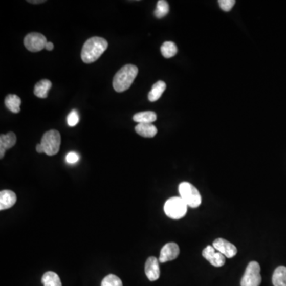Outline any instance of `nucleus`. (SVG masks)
Masks as SVG:
<instances>
[{"instance_id": "7", "label": "nucleus", "mask_w": 286, "mask_h": 286, "mask_svg": "<svg viewBox=\"0 0 286 286\" xmlns=\"http://www.w3.org/2000/svg\"><path fill=\"white\" fill-rule=\"evenodd\" d=\"M47 39L43 34L39 33H31L27 34L24 38V46L29 51L39 52L43 49H46Z\"/></svg>"}, {"instance_id": "20", "label": "nucleus", "mask_w": 286, "mask_h": 286, "mask_svg": "<svg viewBox=\"0 0 286 286\" xmlns=\"http://www.w3.org/2000/svg\"><path fill=\"white\" fill-rule=\"evenodd\" d=\"M41 281L44 286H62L59 276L52 271L45 273L41 278Z\"/></svg>"}, {"instance_id": "17", "label": "nucleus", "mask_w": 286, "mask_h": 286, "mask_svg": "<svg viewBox=\"0 0 286 286\" xmlns=\"http://www.w3.org/2000/svg\"><path fill=\"white\" fill-rule=\"evenodd\" d=\"M134 121L138 123H152L157 120V115L151 111L139 112L133 117Z\"/></svg>"}, {"instance_id": "25", "label": "nucleus", "mask_w": 286, "mask_h": 286, "mask_svg": "<svg viewBox=\"0 0 286 286\" xmlns=\"http://www.w3.org/2000/svg\"><path fill=\"white\" fill-rule=\"evenodd\" d=\"M235 0H219V5L224 11H230L235 6Z\"/></svg>"}, {"instance_id": "6", "label": "nucleus", "mask_w": 286, "mask_h": 286, "mask_svg": "<svg viewBox=\"0 0 286 286\" xmlns=\"http://www.w3.org/2000/svg\"><path fill=\"white\" fill-rule=\"evenodd\" d=\"M261 268L257 261H251L247 266L244 277L241 280V286H259L261 282L260 274Z\"/></svg>"}, {"instance_id": "15", "label": "nucleus", "mask_w": 286, "mask_h": 286, "mask_svg": "<svg viewBox=\"0 0 286 286\" xmlns=\"http://www.w3.org/2000/svg\"><path fill=\"white\" fill-rule=\"evenodd\" d=\"M52 87V83L50 80L44 79L37 82L34 86V93L37 97L45 99L48 96L49 91Z\"/></svg>"}, {"instance_id": "1", "label": "nucleus", "mask_w": 286, "mask_h": 286, "mask_svg": "<svg viewBox=\"0 0 286 286\" xmlns=\"http://www.w3.org/2000/svg\"><path fill=\"white\" fill-rule=\"evenodd\" d=\"M108 43L103 37H93L85 41L81 50V59L86 64L97 61L107 50Z\"/></svg>"}, {"instance_id": "23", "label": "nucleus", "mask_w": 286, "mask_h": 286, "mask_svg": "<svg viewBox=\"0 0 286 286\" xmlns=\"http://www.w3.org/2000/svg\"><path fill=\"white\" fill-rule=\"evenodd\" d=\"M101 286H123L121 279L115 274H109L103 278Z\"/></svg>"}, {"instance_id": "21", "label": "nucleus", "mask_w": 286, "mask_h": 286, "mask_svg": "<svg viewBox=\"0 0 286 286\" xmlns=\"http://www.w3.org/2000/svg\"><path fill=\"white\" fill-rule=\"evenodd\" d=\"M161 52L165 58H171L178 53V47L172 41H165L161 47Z\"/></svg>"}, {"instance_id": "5", "label": "nucleus", "mask_w": 286, "mask_h": 286, "mask_svg": "<svg viewBox=\"0 0 286 286\" xmlns=\"http://www.w3.org/2000/svg\"><path fill=\"white\" fill-rule=\"evenodd\" d=\"M61 135L57 130H50L46 132L41 138V144L44 153L48 156H54L60 150Z\"/></svg>"}, {"instance_id": "26", "label": "nucleus", "mask_w": 286, "mask_h": 286, "mask_svg": "<svg viewBox=\"0 0 286 286\" xmlns=\"http://www.w3.org/2000/svg\"><path fill=\"white\" fill-rule=\"evenodd\" d=\"M66 162L69 164H76L80 160V156L76 152H70L66 155Z\"/></svg>"}, {"instance_id": "4", "label": "nucleus", "mask_w": 286, "mask_h": 286, "mask_svg": "<svg viewBox=\"0 0 286 286\" xmlns=\"http://www.w3.org/2000/svg\"><path fill=\"white\" fill-rule=\"evenodd\" d=\"M188 205L180 196L169 198L164 205L165 215L172 219H180L186 215Z\"/></svg>"}, {"instance_id": "16", "label": "nucleus", "mask_w": 286, "mask_h": 286, "mask_svg": "<svg viewBox=\"0 0 286 286\" xmlns=\"http://www.w3.org/2000/svg\"><path fill=\"white\" fill-rule=\"evenodd\" d=\"M166 89V84L162 80H159L156 84H153L151 91L148 95V99L150 102H155L160 99Z\"/></svg>"}, {"instance_id": "19", "label": "nucleus", "mask_w": 286, "mask_h": 286, "mask_svg": "<svg viewBox=\"0 0 286 286\" xmlns=\"http://www.w3.org/2000/svg\"><path fill=\"white\" fill-rule=\"evenodd\" d=\"M274 286H286V267L281 266L274 270L272 277Z\"/></svg>"}, {"instance_id": "9", "label": "nucleus", "mask_w": 286, "mask_h": 286, "mask_svg": "<svg viewBox=\"0 0 286 286\" xmlns=\"http://www.w3.org/2000/svg\"><path fill=\"white\" fill-rule=\"evenodd\" d=\"M213 247L217 251H219L228 258H232L238 252L236 247L224 238H219L215 239L213 242Z\"/></svg>"}, {"instance_id": "11", "label": "nucleus", "mask_w": 286, "mask_h": 286, "mask_svg": "<svg viewBox=\"0 0 286 286\" xmlns=\"http://www.w3.org/2000/svg\"><path fill=\"white\" fill-rule=\"evenodd\" d=\"M145 273L150 281H157L160 277L159 260L155 257H149L146 261Z\"/></svg>"}, {"instance_id": "8", "label": "nucleus", "mask_w": 286, "mask_h": 286, "mask_svg": "<svg viewBox=\"0 0 286 286\" xmlns=\"http://www.w3.org/2000/svg\"><path fill=\"white\" fill-rule=\"evenodd\" d=\"M202 255L213 267H221L225 264L226 257L214 248L213 246H208L202 252Z\"/></svg>"}, {"instance_id": "27", "label": "nucleus", "mask_w": 286, "mask_h": 286, "mask_svg": "<svg viewBox=\"0 0 286 286\" xmlns=\"http://www.w3.org/2000/svg\"><path fill=\"white\" fill-rule=\"evenodd\" d=\"M54 46L52 42L48 41L47 42V46H46V50H48V51H51V50H54Z\"/></svg>"}, {"instance_id": "12", "label": "nucleus", "mask_w": 286, "mask_h": 286, "mask_svg": "<svg viewBox=\"0 0 286 286\" xmlns=\"http://www.w3.org/2000/svg\"><path fill=\"white\" fill-rule=\"evenodd\" d=\"M17 138L15 134L9 132L7 135L0 136V159H4L7 149H11L16 144Z\"/></svg>"}, {"instance_id": "28", "label": "nucleus", "mask_w": 286, "mask_h": 286, "mask_svg": "<svg viewBox=\"0 0 286 286\" xmlns=\"http://www.w3.org/2000/svg\"><path fill=\"white\" fill-rule=\"evenodd\" d=\"M36 150H37V153H44V149H43L42 146H41V143H40V144L37 145V146H36Z\"/></svg>"}, {"instance_id": "29", "label": "nucleus", "mask_w": 286, "mask_h": 286, "mask_svg": "<svg viewBox=\"0 0 286 286\" xmlns=\"http://www.w3.org/2000/svg\"><path fill=\"white\" fill-rule=\"evenodd\" d=\"M28 2L31 3V4H42V3H45L46 2V1H43V0H39V1H35V0H34V1H31V0H30V1H28Z\"/></svg>"}, {"instance_id": "14", "label": "nucleus", "mask_w": 286, "mask_h": 286, "mask_svg": "<svg viewBox=\"0 0 286 286\" xmlns=\"http://www.w3.org/2000/svg\"><path fill=\"white\" fill-rule=\"evenodd\" d=\"M135 131L144 138H153L158 133V129L152 123H139L135 126Z\"/></svg>"}, {"instance_id": "10", "label": "nucleus", "mask_w": 286, "mask_h": 286, "mask_svg": "<svg viewBox=\"0 0 286 286\" xmlns=\"http://www.w3.org/2000/svg\"><path fill=\"white\" fill-rule=\"evenodd\" d=\"M180 254V248L175 243H169L162 247L159 257V261L162 263L167 262L176 259Z\"/></svg>"}, {"instance_id": "2", "label": "nucleus", "mask_w": 286, "mask_h": 286, "mask_svg": "<svg viewBox=\"0 0 286 286\" xmlns=\"http://www.w3.org/2000/svg\"><path fill=\"white\" fill-rule=\"evenodd\" d=\"M139 69L133 64H126L122 67L115 75L113 87L117 93H123L130 89L137 77Z\"/></svg>"}, {"instance_id": "3", "label": "nucleus", "mask_w": 286, "mask_h": 286, "mask_svg": "<svg viewBox=\"0 0 286 286\" xmlns=\"http://www.w3.org/2000/svg\"><path fill=\"white\" fill-rule=\"evenodd\" d=\"M179 193L182 199L186 203L188 207L198 208L202 203V197L198 189L189 182H182L180 184Z\"/></svg>"}, {"instance_id": "22", "label": "nucleus", "mask_w": 286, "mask_h": 286, "mask_svg": "<svg viewBox=\"0 0 286 286\" xmlns=\"http://www.w3.org/2000/svg\"><path fill=\"white\" fill-rule=\"evenodd\" d=\"M169 11V6L167 1L159 0L157 4L156 10L155 11V15L156 18H162L167 15Z\"/></svg>"}, {"instance_id": "13", "label": "nucleus", "mask_w": 286, "mask_h": 286, "mask_svg": "<svg viewBox=\"0 0 286 286\" xmlns=\"http://www.w3.org/2000/svg\"><path fill=\"white\" fill-rule=\"evenodd\" d=\"M17 201L16 194L11 190H2L0 192V210L12 208Z\"/></svg>"}, {"instance_id": "18", "label": "nucleus", "mask_w": 286, "mask_h": 286, "mask_svg": "<svg viewBox=\"0 0 286 286\" xmlns=\"http://www.w3.org/2000/svg\"><path fill=\"white\" fill-rule=\"evenodd\" d=\"M21 100L17 95L10 94L5 98V105L10 112L18 113L20 112Z\"/></svg>"}, {"instance_id": "24", "label": "nucleus", "mask_w": 286, "mask_h": 286, "mask_svg": "<svg viewBox=\"0 0 286 286\" xmlns=\"http://www.w3.org/2000/svg\"><path fill=\"white\" fill-rule=\"evenodd\" d=\"M80 121V116L78 112L76 110H73L67 116V123L70 126H75L78 124Z\"/></svg>"}]
</instances>
